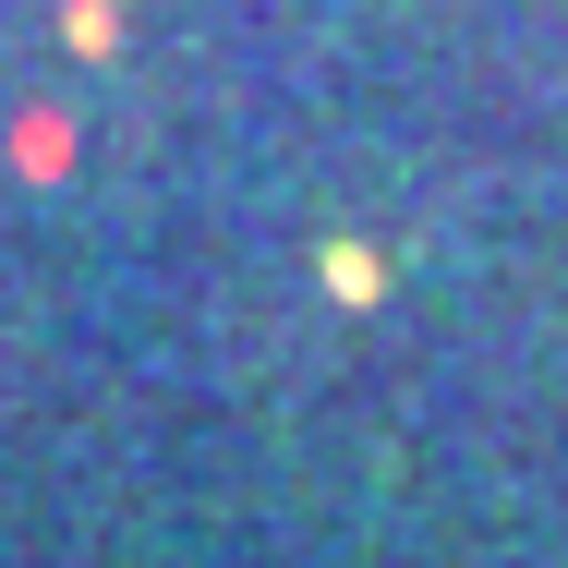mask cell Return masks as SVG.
I'll use <instances>...</instances> for the list:
<instances>
[{"instance_id":"cell-1","label":"cell","mask_w":568,"mask_h":568,"mask_svg":"<svg viewBox=\"0 0 568 568\" xmlns=\"http://www.w3.org/2000/svg\"><path fill=\"white\" fill-rule=\"evenodd\" d=\"M327 291H339V303H375V291H387V266H375L363 242H339V254H327Z\"/></svg>"}]
</instances>
